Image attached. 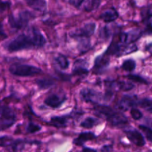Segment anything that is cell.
Returning <instances> with one entry per match:
<instances>
[{
  "instance_id": "cell-1",
  "label": "cell",
  "mask_w": 152,
  "mask_h": 152,
  "mask_svg": "<svg viewBox=\"0 0 152 152\" xmlns=\"http://www.w3.org/2000/svg\"><path fill=\"white\" fill-rule=\"evenodd\" d=\"M95 114L105 118L111 126H123L128 123V119L121 112L115 111L108 105H98L94 108Z\"/></svg>"
},
{
  "instance_id": "cell-2",
  "label": "cell",
  "mask_w": 152,
  "mask_h": 152,
  "mask_svg": "<svg viewBox=\"0 0 152 152\" xmlns=\"http://www.w3.org/2000/svg\"><path fill=\"white\" fill-rule=\"evenodd\" d=\"M34 48H36L35 44L30 30L27 34H19L6 45V49L10 53Z\"/></svg>"
},
{
  "instance_id": "cell-3",
  "label": "cell",
  "mask_w": 152,
  "mask_h": 152,
  "mask_svg": "<svg viewBox=\"0 0 152 152\" xmlns=\"http://www.w3.org/2000/svg\"><path fill=\"white\" fill-rule=\"evenodd\" d=\"M9 71L16 77H32L42 73V70L33 65L25 64H13L9 68Z\"/></svg>"
},
{
  "instance_id": "cell-4",
  "label": "cell",
  "mask_w": 152,
  "mask_h": 152,
  "mask_svg": "<svg viewBox=\"0 0 152 152\" xmlns=\"http://www.w3.org/2000/svg\"><path fill=\"white\" fill-rule=\"evenodd\" d=\"M34 15L29 11L24 10L20 12L16 16H9V24L13 28L16 29H22L28 25V22L34 18Z\"/></svg>"
},
{
  "instance_id": "cell-5",
  "label": "cell",
  "mask_w": 152,
  "mask_h": 152,
  "mask_svg": "<svg viewBox=\"0 0 152 152\" xmlns=\"http://www.w3.org/2000/svg\"><path fill=\"white\" fill-rule=\"evenodd\" d=\"M0 115V131H4L11 127L16 122V116L11 108L1 107Z\"/></svg>"
},
{
  "instance_id": "cell-6",
  "label": "cell",
  "mask_w": 152,
  "mask_h": 152,
  "mask_svg": "<svg viewBox=\"0 0 152 152\" xmlns=\"http://www.w3.org/2000/svg\"><path fill=\"white\" fill-rule=\"evenodd\" d=\"M96 29V23L94 22H89L86 24L83 27L80 29L73 31L70 34V37L72 38H89L91 36L93 35Z\"/></svg>"
},
{
  "instance_id": "cell-7",
  "label": "cell",
  "mask_w": 152,
  "mask_h": 152,
  "mask_svg": "<svg viewBox=\"0 0 152 152\" xmlns=\"http://www.w3.org/2000/svg\"><path fill=\"white\" fill-rule=\"evenodd\" d=\"M80 95L83 101L89 103H98L102 98L100 93L88 88L82 89L80 92Z\"/></svg>"
},
{
  "instance_id": "cell-8",
  "label": "cell",
  "mask_w": 152,
  "mask_h": 152,
  "mask_svg": "<svg viewBox=\"0 0 152 152\" xmlns=\"http://www.w3.org/2000/svg\"><path fill=\"white\" fill-rule=\"evenodd\" d=\"M125 132H126L128 139L137 146L142 147L145 144V139L139 131L136 129H130V130L126 131Z\"/></svg>"
},
{
  "instance_id": "cell-9",
  "label": "cell",
  "mask_w": 152,
  "mask_h": 152,
  "mask_svg": "<svg viewBox=\"0 0 152 152\" xmlns=\"http://www.w3.org/2000/svg\"><path fill=\"white\" fill-rule=\"evenodd\" d=\"M138 99L136 96L126 95L121 98L118 103V108L120 111H127L130 108L135 106L138 104Z\"/></svg>"
},
{
  "instance_id": "cell-10",
  "label": "cell",
  "mask_w": 152,
  "mask_h": 152,
  "mask_svg": "<svg viewBox=\"0 0 152 152\" xmlns=\"http://www.w3.org/2000/svg\"><path fill=\"white\" fill-rule=\"evenodd\" d=\"M109 59L104 53L103 55L97 56L95 59L94 66V72L96 74H102L106 70L109 65Z\"/></svg>"
},
{
  "instance_id": "cell-11",
  "label": "cell",
  "mask_w": 152,
  "mask_h": 152,
  "mask_svg": "<svg viewBox=\"0 0 152 152\" xmlns=\"http://www.w3.org/2000/svg\"><path fill=\"white\" fill-rule=\"evenodd\" d=\"M87 63L85 60L78 59L74 62V68H73V74L80 77H86L88 74V70L86 68Z\"/></svg>"
},
{
  "instance_id": "cell-12",
  "label": "cell",
  "mask_w": 152,
  "mask_h": 152,
  "mask_svg": "<svg viewBox=\"0 0 152 152\" xmlns=\"http://www.w3.org/2000/svg\"><path fill=\"white\" fill-rule=\"evenodd\" d=\"M65 102V97L58 96L56 94H51L45 99L44 102L47 106L53 108H57L60 107Z\"/></svg>"
},
{
  "instance_id": "cell-13",
  "label": "cell",
  "mask_w": 152,
  "mask_h": 152,
  "mask_svg": "<svg viewBox=\"0 0 152 152\" xmlns=\"http://www.w3.org/2000/svg\"><path fill=\"white\" fill-rule=\"evenodd\" d=\"M96 138V136L92 132H83V133L80 134L78 137L74 140L73 143L74 145H77V146H83L86 142L90 140H93L94 139Z\"/></svg>"
},
{
  "instance_id": "cell-14",
  "label": "cell",
  "mask_w": 152,
  "mask_h": 152,
  "mask_svg": "<svg viewBox=\"0 0 152 152\" xmlns=\"http://www.w3.org/2000/svg\"><path fill=\"white\" fill-rule=\"evenodd\" d=\"M31 31V34L33 36V39H34V44H35V47L37 48H42L45 45L46 43V39L44 37V36L42 35L41 32L39 31L38 29L35 28H31L30 29Z\"/></svg>"
},
{
  "instance_id": "cell-15",
  "label": "cell",
  "mask_w": 152,
  "mask_h": 152,
  "mask_svg": "<svg viewBox=\"0 0 152 152\" xmlns=\"http://www.w3.org/2000/svg\"><path fill=\"white\" fill-rule=\"evenodd\" d=\"M119 14L117 10L114 8H109L108 10H105L102 14L100 15L99 18L104 21L106 23L112 22L115 21L118 18Z\"/></svg>"
},
{
  "instance_id": "cell-16",
  "label": "cell",
  "mask_w": 152,
  "mask_h": 152,
  "mask_svg": "<svg viewBox=\"0 0 152 152\" xmlns=\"http://www.w3.org/2000/svg\"><path fill=\"white\" fill-rule=\"evenodd\" d=\"M68 118L67 116H59V117H53L50 118L48 124L52 126L58 128H64L66 127L68 124Z\"/></svg>"
},
{
  "instance_id": "cell-17",
  "label": "cell",
  "mask_w": 152,
  "mask_h": 152,
  "mask_svg": "<svg viewBox=\"0 0 152 152\" xmlns=\"http://www.w3.org/2000/svg\"><path fill=\"white\" fill-rule=\"evenodd\" d=\"M137 50L138 48L137 47V45H136L133 44V43H132V44L122 45L118 56L130 54V53H134V52L137 51Z\"/></svg>"
},
{
  "instance_id": "cell-18",
  "label": "cell",
  "mask_w": 152,
  "mask_h": 152,
  "mask_svg": "<svg viewBox=\"0 0 152 152\" xmlns=\"http://www.w3.org/2000/svg\"><path fill=\"white\" fill-rule=\"evenodd\" d=\"M28 5L38 11H44L46 9L45 0H31L28 1Z\"/></svg>"
},
{
  "instance_id": "cell-19",
  "label": "cell",
  "mask_w": 152,
  "mask_h": 152,
  "mask_svg": "<svg viewBox=\"0 0 152 152\" xmlns=\"http://www.w3.org/2000/svg\"><path fill=\"white\" fill-rule=\"evenodd\" d=\"M101 0H85L84 10L87 12L93 11L96 10L100 5Z\"/></svg>"
},
{
  "instance_id": "cell-20",
  "label": "cell",
  "mask_w": 152,
  "mask_h": 152,
  "mask_svg": "<svg viewBox=\"0 0 152 152\" xmlns=\"http://www.w3.org/2000/svg\"><path fill=\"white\" fill-rule=\"evenodd\" d=\"M79 40L78 49L81 53H85L90 49L91 42L89 38H80Z\"/></svg>"
},
{
  "instance_id": "cell-21",
  "label": "cell",
  "mask_w": 152,
  "mask_h": 152,
  "mask_svg": "<svg viewBox=\"0 0 152 152\" xmlns=\"http://www.w3.org/2000/svg\"><path fill=\"white\" fill-rule=\"evenodd\" d=\"M99 121L98 119L94 118V117H87L86 119H85L83 122L81 123L80 124V126L84 129H91L93 128L94 126H96L97 124H99Z\"/></svg>"
},
{
  "instance_id": "cell-22",
  "label": "cell",
  "mask_w": 152,
  "mask_h": 152,
  "mask_svg": "<svg viewBox=\"0 0 152 152\" xmlns=\"http://www.w3.org/2000/svg\"><path fill=\"white\" fill-rule=\"evenodd\" d=\"M56 64L59 66V68L62 70H65L69 67V61L65 56L62 54H58L55 58Z\"/></svg>"
},
{
  "instance_id": "cell-23",
  "label": "cell",
  "mask_w": 152,
  "mask_h": 152,
  "mask_svg": "<svg viewBox=\"0 0 152 152\" xmlns=\"http://www.w3.org/2000/svg\"><path fill=\"white\" fill-rule=\"evenodd\" d=\"M36 84L40 89L44 90V89H48L52 87L54 85V83L53 80H49V79H39L36 80Z\"/></svg>"
},
{
  "instance_id": "cell-24",
  "label": "cell",
  "mask_w": 152,
  "mask_h": 152,
  "mask_svg": "<svg viewBox=\"0 0 152 152\" xmlns=\"http://www.w3.org/2000/svg\"><path fill=\"white\" fill-rule=\"evenodd\" d=\"M141 108L145 109L148 112L152 113V99H142L138 101V104Z\"/></svg>"
},
{
  "instance_id": "cell-25",
  "label": "cell",
  "mask_w": 152,
  "mask_h": 152,
  "mask_svg": "<svg viewBox=\"0 0 152 152\" xmlns=\"http://www.w3.org/2000/svg\"><path fill=\"white\" fill-rule=\"evenodd\" d=\"M136 68V62L134 59H129L124 61L122 65V68L126 71H132Z\"/></svg>"
},
{
  "instance_id": "cell-26",
  "label": "cell",
  "mask_w": 152,
  "mask_h": 152,
  "mask_svg": "<svg viewBox=\"0 0 152 152\" xmlns=\"http://www.w3.org/2000/svg\"><path fill=\"white\" fill-rule=\"evenodd\" d=\"M141 16L144 22L149 21V19L152 17V5L144 7L141 12Z\"/></svg>"
},
{
  "instance_id": "cell-27",
  "label": "cell",
  "mask_w": 152,
  "mask_h": 152,
  "mask_svg": "<svg viewBox=\"0 0 152 152\" xmlns=\"http://www.w3.org/2000/svg\"><path fill=\"white\" fill-rule=\"evenodd\" d=\"M117 86H118L119 88L123 91H129L132 90L134 88V85L131 82L120 81L119 82Z\"/></svg>"
},
{
  "instance_id": "cell-28",
  "label": "cell",
  "mask_w": 152,
  "mask_h": 152,
  "mask_svg": "<svg viewBox=\"0 0 152 152\" xmlns=\"http://www.w3.org/2000/svg\"><path fill=\"white\" fill-rule=\"evenodd\" d=\"M111 35V28L108 26H105L100 30L99 33V36L101 39H107L109 38Z\"/></svg>"
},
{
  "instance_id": "cell-29",
  "label": "cell",
  "mask_w": 152,
  "mask_h": 152,
  "mask_svg": "<svg viewBox=\"0 0 152 152\" xmlns=\"http://www.w3.org/2000/svg\"><path fill=\"white\" fill-rule=\"evenodd\" d=\"M139 129L142 131L145 134V137L147 138L148 141L151 142L152 141V129H150L149 127L146 126H143V125H140L139 126Z\"/></svg>"
},
{
  "instance_id": "cell-30",
  "label": "cell",
  "mask_w": 152,
  "mask_h": 152,
  "mask_svg": "<svg viewBox=\"0 0 152 152\" xmlns=\"http://www.w3.org/2000/svg\"><path fill=\"white\" fill-rule=\"evenodd\" d=\"M129 80H130L131 81L136 82V83H142V84H147V81L144 78H142V77L138 75H134V74H129V75L126 76Z\"/></svg>"
},
{
  "instance_id": "cell-31",
  "label": "cell",
  "mask_w": 152,
  "mask_h": 152,
  "mask_svg": "<svg viewBox=\"0 0 152 152\" xmlns=\"http://www.w3.org/2000/svg\"><path fill=\"white\" fill-rule=\"evenodd\" d=\"M41 130V127L38 125L35 124V123H33L30 122L28 125V127H27V132L28 133H36V132H38Z\"/></svg>"
},
{
  "instance_id": "cell-32",
  "label": "cell",
  "mask_w": 152,
  "mask_h": 152,
  "mask_svg": "<svg viewBox=\"0 0 152 152\" xmlns=\"http://www.w3.org/2000/svg\"><path fill=\"white\" fill-rule=\"evenodd\" d=\"M131 115H132V118L135 120H139L142 117V112L136 108H132L131 109Z\"/></svg>"
},
{
  "instance_id": "cell-33",
  "label": "cell",
  "mask_w": 152,
  "mask_h": 152,
  "mask_svg": "<svg viewBox=\"0 0 152 152\" xmlns=\"http://www.w3.org/2000/svg\"><path fill=\"white\" fill-rule=\"evenodd\" d=\"M84 1L85 0H69V3L74 7L79 8L83 4Z\"/></svg>"
},
{
  "instance_id": "cell-34",
  "label": "cell",
  "mask_w": 152,
  "mask_h": 152,
  "mask_svg": "<svg viewBox=\"0 0 152 152\" xmlns=\"http://www.w3.org/2000/svg\"><path fill=\"white\" fill-rule=\"evenodd\" d=\"M144 34H147V35H151L152 34V25L151 23H148L147 26L145 27Z\"/></svg>"
},
{
  "instance_id": "cell-35",
  "label": "cell",
  "mask_w": 152,
  "mask_h": 152,
  "mask_svg": "<svg viewBox=\"0 0 152 152\" xmlns=\"http://www.w3.org/2000/svg\"><path fill=\"white\" fill-rule=\"evenodd\" d=\"M112 145H105L101 149V152H112Z\"/></svg>"
},
{
  "instance_id": "cell-36",
  "label": "cell",
  "mask_w": 152,
  "mask_h": 152,
  "mask_svg": "<svg viewBox=\"0 0 152 152\" xmlns=\"http://www.w3.org/2000/svg\"><path fill=\"white\" fill-rule=\"evenodd\" d=\"M83 152H97V151H96L95 149H94V148H88V147H85V148H83Z\"/></svg>"
},
{
  "instance_id": "cell-37",
  "label": "cell",
  "mask_w": 152,
  "mask_h": 152,
  "mask_svg": "<svg viewBox=\"0 0 152 152\" xmlns=\"http://www.w3.org/2000/svg\"><path fill=\"white\" fill-rule=\"evenodd\" d=\"M0 36H1V37H6V34L5 33H4V29H3V25L2 24L0 23Z\"/></svg>"
},
{
  "instance_id": "cell-38",
  "label": "cell",
  "mask_w": 152,
  "mask_h": 152,
  "mask_svg": "<svg viewBox=\"0 0 152 152\" xmlns=\"http://www.w3.org/2000/svg\"><path fill=\"white\" fill-rule=\"evenodd\" d=\"M146 50H148V51L150 52V53H152V44H150V45H148L147 46V48H146Z\"/></svg>"
},
{
  "instance_id": "cell-39",
  "label": "cell",
  "mask_w": 152,
  "mask_h": 152,
  "mask_svg": "<svg viewBox=\"0 0 152 152\" xmlns=\"http://www.w3.org/2000/svg\"><path fill=\"white\" fill-rule=\"evenodd\" d=\"M27 1H31V0H26Z\"/></svg>"
},
{
  "instance_id": "cell-40",
  "label": "cell",
  "mask_w": 152,
  "mask_h": 152,
  "mask_svg": "<svg viewBox=\"0 0 152 152\" xmlns=\"http://www.w3.org/2000/svg\"><path fill=\"white\" fill-rule=\"evenodd\" d=\"M1 106H0V110H1Z\"/></svg>"
}]
</instances>
